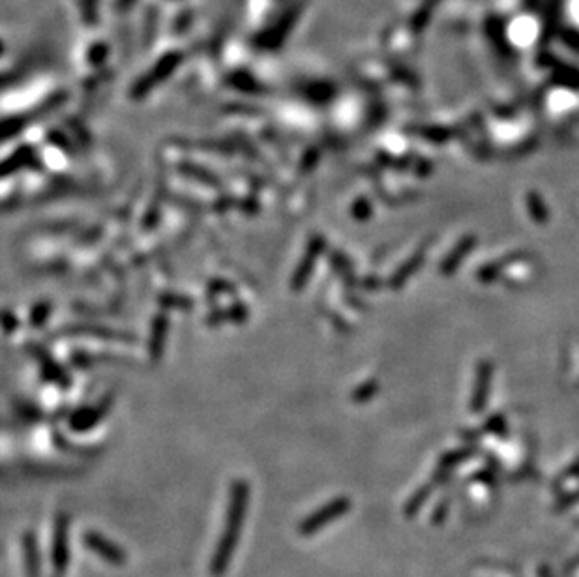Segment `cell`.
Masks as SVG:
<instances>
[{"label": "cell", "mask_w": 579, "mask_h": 577, "mask_svg": "<svg viewBox=\"0 0 579 577\" xmlns=\"http://www.w3.org/2000/svg\"><path fill=\"white\" fill-rule=\"evenodd\" d=\"M248 501H250V486L242 478H236L231 486V499H229L225 526H223V533H221L214 558H212V565H210V574L214 577H221L229 568V562L233 558L234 549H236V542H239V536L242 533Z\"/></svg>", "instance_id": "obj_1"}, {"label": "cell", "mask_w": 579, "mask_h": 577, "mask_svg": "<svg viewBox=\"0 0 579 577\" xmlns=\"http://www.w3.org/2000/svg\"><path fill=\"white\" fill-rule=\"evenodd\" d=\"M351 508V501L349 497H338L332 502H328L325 506H321L317 512L308 515L306 520L298 525V533L302 536H311V534L319 533L322 526L332 523V521L340 520L341 515H345V512Z\"/></svg>", "instance_id": "obj_2"}, {"label": "cell", "mask_w": 579, "mask_h": 577, "mask_svg": "<svg viewBox=\"0 0 579 577\" xmlns=\"http://www.w3.org/2000/svg\"><path fill=\"white\" fill-rule=\"evenodd\" d=\"M325 247H327V240H325L322 235H313L309 238L302 259L296 265L293 278H291V289H293V292L304 291V287H306V283L311 278V272H313L317 260H319V257L325 251Z\"/></svg>", "instance_id": "obj_3"}, {"label": "cell", "mask_w": 579, "mask_h": 577, "mask_svg": "<svg viewBox=\"0 0 579 577\" xmlns=\"http://www.w3.org/2000/svg\"><path fill=\"white\" fill-rule=\"evenodd\" d=\"M111 403H113V398L105 396L96 405L83 407V409L76 411L69 416V429L77 433H85L96 427V424H100V420L109 412Z\"/></svg>", "instance_id": "obj_4"}, {"label": "cell", "mask_w": 579, "mask_h": 577, "mask_svg": "<svg viewBox=\"0 0 579 577\" xmlns=\"http://www.w3.org/2000/svg\"><path fill=\"white\" fill-rule=\"evenodd\" d=\"M64 336H87L96 337V339H107V341H124L135 343L137 336H133L130 332H119V330L103 328V326H92V324H71L62 330Z\"/></svg>", "instance_id": "obj_5"}, {"label": "cell", "mask_w": 579, "mask_h": 577, "mask_svg": "<svg viewBox=\"0 0 579 577\" xmlns=\"http://www.w3.org/2000/svg\"><path fill=\"white\" fill-rule=\"evenodd\" d=\"M83 542L85 546L89 547L90 551H94L96 555H100L103 560H107L111 565L120 566L126 562V553L122 551L120 547H116L111 542V540L103 538L101 534L98 533H87L83 536Z\"/></svg>", "instance_id": "obj_6"}, {"label": "cell", "mask_w": 579, "mask_h": 577, "mask_svg": "<svg viewBox=\"0 0 579 577\" xmlns=\"http://www.w3.org/2000/svg\"><path fill=\"white\" fill-rule=\"evenodd\" d=\"M167 334H169V315L165 311H159L152 319L150 336H148V356H150L152 362L162 360Z\"/></svg>", "instance_id": "obj_7"}, {"label": "cell", "mask_w": 579, "mask_h": 577, "mask_svg": "<svg viewBox=\"0 0 579 577\" xmlns=\"http://www.w3.org/2000/svg\"><path fill=\"white\" fill-rule=\"evenodd\" d=\"M68 566V517L58 515L53 540V568L57 577H60Z\"/></svg>", "instance_id": "obj_8"}, {"label": "cell", "mask_w": 579, "mask_h": 577, "mask_svg": "<svg viewBox=\"0 0 579 577\" xmlns=\"http://www.w3.org/2000/svg\"><path fill=\"white\" fill-rule=\"evenodd\" d=\"M31 353L34 356H36V360L40 362V368H42V375H44L45 379L49 382H55L57 387L60 388H68L69 384H71V381H69L68 373L64 371L60 366H58L57 362L51 358V355L47 353L45 349H42L40 345H34L32 343L31 345Z\"/></svg>", "instance_id": "obj_9"}, {"label": "cell", "mask_w": 579, "mask_h": 577, "mask_svg": "<svg viewBox=\"0 0 579 577\" xmlns=\"http://www.w3.org/2000/svg\"><path fill=\"white\" fill-rule=\"evenodd\" d=\"M177 171L180 172V175H184L186 178L199 180L201 184L208 186V188H216V190H220L221 188L220 178L216 177L214 172H210L208 169L201 167V165L191 163V161H182V163H178Z\"/></svg>", "instance_id": "obj_10"}, {"label": "cell", "mask_w": 579, "mask_h": 577, "mask_svg": "<svg viewBox=\"0 0 579 577\" xmlns=\"http://www.w3.org/2000/svg\"><path fill=\"white\" fill-rule=\"evenodd\" d=\"M23 551H25L26 576L40 577L38 549H36V540H34V534H31V533L25 534V538H23Z\"/></svg>", "instance_id": "obj_11"}, {"label": "cell", "mask_w": 579, "mask_h": 577, "mask_svg": "<svg viewBox=\"0 0 579 577\" xmlns=\"http://www.w3.org/2000/svg\"><path fill=\"white\" fill-rule=\"evenodd\" d=\"M157 302H159V305L165 308V310L189 311L193 310V305H196V302L189 299V296L178 294V292H162V294L157 296Z\"/></svg>", "instance_id": "obj_12"}, {"label": "cell", "mask_w": 579, "mask_h": 577, "mask_svg": "<svg viewBox=\"0 0 579 577\" xmlns=\"http://www.w3.org/2000/svg\"><path fill=\"white\" fill-rule=\"evenodd\" d=\"M32 158H34V148H28V146L19 148L17 152L13 154L12 158L4 161V167H2V177L6 178V177H10L12 172L19 171L23 165L31 163Z\"/></svg>", "instance_id": "obj_13"}, {"label": "cell", "mask_w": 579, "mask_h": 577, "mask_svg": "<svg viewBox=\"0 0 579 577\" xmlns=\"http://www.w3.org/2000/svg\"><path fill=\"white\" fill-rule=\"evenodd\" d=\"M51 311H53V305H51L49 300H40L36 304L32 305L31 313H28V323L34 328H42L47 319H49Z\"/></svg>", "instance_id": "obj_14"}, {"label": "cell", "mask_w": 579, "mask_h": 577, "mask_svg": "<svg viewBox=\"0 0 579 577\" xmlns=\"http://www.w3.org/2000/svg\"><path fill=\"white\" fill-rule=\"evenodd\" d=\"M248 315H250V311H248L245 304H242V302H234V304L227 308V317H229V321H233L234 324L245 323Z\"/></svg>", "instance_id": "obj_15"}, {"label": "cell", "mask_w": 579, "mask_h": 577, "mask_svg": "<svg viewBox=\"0 0 579 577\" xmlns=\"http://www.w3.org/2000/svg\"><path fill=\"white\" fill-rule=\"evenodd\" d=\"M375 390H377V384H375V382H365V384H360L358 388H354L351 398H353L354 403H364V401H368L372 398Z\"/></svg>", "instance_id": "obj_16"}, {"label": "cell", "mask_w": 579, "mask_h": 577, "mask_svg": "<svg viewBox=\"0 0 579 577\" xmlns=\"http://www.w3.org/2000/svg\"><path fill=\"white\" fill-rule=\"evenodd\" d=\"M218 292L234 294L233 283H229L225 279H212V281L208 283V294H218Z\"/></svg>", "instance_id": "obj_17"}, {"label": "cell", "mask_w": 579, "mask_h": 577, "mask_svg": "<svg viewBox=\"0 0 579 577\" xmlns=\"http://www.w3.org/2000/svg\"><path fill=\"white\" fill-rule=\"evenodd\" d=\"M368 216H370V204H368V201H365L364 197H360L358 201L353 204V218L354 220H360V222H364Z\"/></svg>", "instance_id": "obj_18"}, {"label": "cell", "mask_w": 579, "mask_h": 577, "mask_svg": "<svg viewBox=\"0 0 579 577\" xmlns=\"http://www.w3.org/2000/svg\"><path fill=\"white\" fill-rule=\"evenodd\" d=\"M317 159H319V152H317V150H309V152L306 154V158L302 159V163H300V172L306 175V172L313 171Z\"/></svg>", "instance_id": "obj_19"}, {"label": "cell", "mask_w": 579, "mask_h": 577, "mask_svg": "<svg viewBox=\"0 0 579 577\" xmlns=\"http://www.w3.org/2000/svg\"><path fill=\"white\" fill-rule=\"evenodd\" d=\"M157 218H159V210H157V206H150V208L146 210L145 218H143V229H145V231H152L154 225L157 223Z\"/></svg>", "instance_id": "obj_20"}, {"label": "cell", "mask_w": 579, "mask_h": 577, "mask_svg": "<svg viewBox=\"0 0 579 577\" xmlns=\"http://www.w3.org/2000/svg\"><path fill=\"white\" fill-rule=\"evenodd\" d=\"M2 323H4V332H6V334H12L13 330L19 328V319H17V315L12 313L10 310L4 311V321H2Z\"/></svg>", "instance_id": "obj_21"}, {"label": "cell", "mask_w": 579, "mask_h": 577, "mask_svg": "<svg viewBox=\"0 0 579 577\" xmlns=\"http://www.w3.org/2000/svg\"><path fill=\"white\" fill-rule=\"evenodd\" d=\"M71 362L77 368H87V366H90V356L87 353H74L71 355Z\"/></svg>", "instance_id": "obj_22"}]
</instances>
